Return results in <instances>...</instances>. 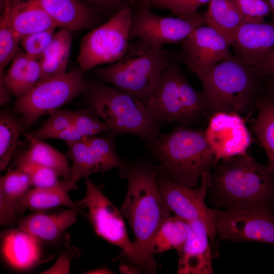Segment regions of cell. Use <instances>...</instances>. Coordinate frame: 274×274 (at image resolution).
Wrapping results in <instances>:
<instances>
[{"instance_id":"1","label":"cell","mask_w":274,"mask_h":274,"mask_svg":"<svg viewBox=\"0 0 274 274\" xmlns=\"http://www.w3.org/2000/svg\"><path fill=\"white\" fill-rule=\"evenodd\" d=\"M210 174L208 192L217 207H274V172L247 153L220 160Z\"/></svg>"},{"instance_id":"2","label":"cell","mask_w":274,"mask_h":274,"mask_svg":"<svg viewBox=\"0 0 274 274\" xmlns=\"http://www.w3.org/2000/svg\"><path fill=\"white\" fill-rule=\"evenodd\" d=\"M120 177L128 183L120 211L133 230L135 246L153 267L156 263L149 253V241L160 225L171 216V211L158 190V165L145 159L125 163L120 168Z\"/></svg>"},{"instance_id":"3","label":"cell","mask_w":274,"mask_h":274,"mask_svg":"<svg viewBox=\"0 0 274 274\" xmlns=\"http://www.w3.org/2000/svg\"><path fill=\"white\" fill-rule=\"evenodd\" d=\"M146 146L170 178L183 186L196 188L215 166V156L203 130L178 124Z\"/></svg>"},{"instance_id":"4","label":"cell","mask_w":274,"mask_h":274,"mask_svg":"<svg viewBox=\"0 0 274 274\" xmlns=\"http://www.w3.org/2000/svg\"><path fill=\"white\" fill-rule=\"evenodd\" d=\"M266 75L233 56L216 64L200 80L210 116L218 112L242 116L255 109Z\"/></svg>"},{"instance_id":"5","label":"cell","mask_w":274,"mask_h":274,"mask_svg":"<svg viewBox=\"0 0 274 274\" xmlns=\"http://www.w3.org/2000/svg\"><path fill=\"white\" fill-rule=\"evenodd\" d=\"M174 57L175 54L162 47L136 38L130 42L121 59L97 68L95 73L102 81L135 96L145 104Z\"/></svg>"},{"instance_id":"6","label":"cell","mask_w":274,"mask_h":274,"mask_svg":"<svg viewBox=\"0 0 274 274\" xmlns=\"http://www.w3.org/2000/svg\"><path fill=\"white\" fill-rule=\"evenodd\" d=\"M179 62L175 55L144 104L150 117L160 127L168 123L190 126L210 117L202 90L191 85Z\"/></svg>"},{"instance_id":"7","label":"cell","mask_w":274,"mask_h":274,"mask_svg":"<svg viewBox=\"0 0 274 274\" xmlns=\"http://www.w3.org/2000/svg\"><path fill=\"white\" fill-rule=\"evenodd\" d=\"M85 93L88 109L106 123L109 129L107 134L111 138L130 133L148 145L160 134V127L135 96L96 81L89 82Z\"/></svg>"},{"instance_id":"8","label":"cell","mask_w":274,"mask_h":274,"mask_svg":"<svg viewBox=\"0 0 274 274\" xmlns=\"http://www.w3.org/2000/svg\"><path fill=\"white\" fill-rule=\"evenodd\" d=\"M83 72L81 68L74 69L57 77L41 80L17 99L14 110L21 116L25 128L30 127L40 117L51 114L85 93L89 82Z\"/></svg>"},{"instance_id":"9","label":"cell","mask_w":274,"mask_h":274,"mask_svg":"<svg viewBox=\"0 0 274 274\" xmlns=\"http://www.w3.org/2000/svg\"><path fill=\"white\" fill-rule=\"evenodd\" d=\"M131 4L125 6L81 40L78 61L83 72L113 63L126 53L129 43Z\"/></svg>"},{"instance_id":"10","label":"cell","mask_w":274,"mask_h":274,"mask_svg":"<svg viewBox=\"0 0 274 274\" xmlns=\"http://www.w3.org/2000/svg\"><path fill=\"white\" fill-rule=\"evenodd\" d=\"M86 191L81 200L96 234L121 248L124 256L149 273H155L152 266L131 242L127 233L123 215L118 208L89 179L85 178Z\"/></svg>"},{"instance_id":"11","label":"cell","mask_w":274,"mask_h":274,"mask_svg":"<svg viewBox=\"0 0 274 274\" xmlns=\"http://www.w3.org/2000/svg\"><path fill=\"white\" fill-rule=\"evenodd\" d=\"M211 173L201 179L198 189L179 184L158 165L157 183L159 191L168 208L177 216L188 222L200 221L206 226L212 245L214 244L216 231V218L214 209L205 203Z\"/></svg>"},{"instance_id":"12","label":"cell","mask_w":274,"mask_h":274,"mask_svg":"<svg viewBox=\"0 0 274 274\" xmlns=\"http://www.w3.org/2000/svg\"><path fill=\"white\" fill-rule=\"evenodd\" d=\"M202 25V14L187 17H166L152 13L150 9L139 6L132 10L130 38L142 39L156 46L181 43L192 31Z\"/></svg>"},{"instance_id":"13","label":"cell","mask_w":274,"mask_h":274,"mask_svg":"<svg viewBox=\"0 0 274 274\" xmlns=\"http://www.w3.org/2000/svg\"><path fill=\"white\" fill-rule=\"evenodd\" d=\"M214 210L217 234L222 239L274 245V215L271 209Z\"/></svg>"},{"instance_id":"14","label":"cell","mask_w":274,"mask_h":274,"mask_svg":"<svg viewBox=\"0 0 274 274\" xmlns=\"http://www.w3.org/2000/svg\"><path fill=\"white\" fill-rule=\"evenodd\" d=\"M113 141L106 134L66 142L68 147L66 155L72 162V177L68 183L73 189L77 188L76 183L79 180L94 173L120 168L125 163L117 154Z\"/></svg>"},{"instance_id":"15","label":"cell","mask_w":274,"mask_h":274,"mask_svg":"<svg viewBox=\"0 0 274 274\" xmlns=\"http://www.w3.org/2000/svg\"><path fill=\"white\" fill-rule=\"evenodd\" d=\"M230 46L220 33L201 25L182 41L180 51L175 55L200 81L216 64L233 56Z\"/></svg>"},{"instance_id":"16","label":"cell","mask_w":274,"mask_h":274,"mask_svg":"<svg viewBox=\"0 0 274 274\" xmlns=\"http://www.w3.org/2000/svg\"><path fill=\"white\" fill-rule=\"evenodd\" d=\"M204 134L215 156V166L221 160L246 153L253 142L245 120L236 112L212 114Z\"/></svg>"},{"instance_id":"17","label":"cell","mask_w":274,"mask_h":274,"mask_svg":"<svg viewBox=\"0 0 274 274\" xmlns=\"http://www.w3.org/2000/svg\"><path fill=\"white\" fill-rule=\"evenodd\" d=\"M232 46L236 56L263 73L269 54L274 48V24L264 21L244 23Z\"/></svg>"},{"instance_id":"18","label":"cell","mask_w":274,"mask_h":274,"mask_svg":"<svg viewBox=\"0 0 274 274\" xmlns=\"http://www.w3.org/2000/svg\"><path fill=\"white\" fill-rule=\"evenodd\" d=\"M33 212L19 218L18 227L28 233L39 243L58 239L63 232L77 221L80 209H55Z\"/></svg>"},{"instance_id":"19","label":"cell","mask_w":274,"mask_h":274,"mask_svg":"<svg viewBox=\"0 0 274 274\" xmlns=\"http://www.w3.org/2000/svg\"><path fill=\"white\" fill-rule=\"evenodd\" d=\"M190 234L181 248L179 255L177 272L180 274H211L212 253L208 230L200 221L190 222Z\"/></svg>"},{"instance_id":"20","label":"cell","mask_w":274,"mask_h":274,"mask_svg":"<svg viewBox=\"0 0 274 274\" xmlns=\"http://www.w3.org/2000/svg\"><path fill=\"white\" fill-rule=\"evenodd\" d=\"M44 10L59 27L78 31L90 28L98 22L96 12L81 0H26Z\"/></svg>"},{"instance_id":"21","label":"cell","mask_w":274,"mask_h":274,"mask_svg":"<svg viewBox=\"0 0 274 274\" xmlns=\"http://www.w3.org/2000/svg\"><path fill=\"white\" fill-rule=\"evenodd\" d=\"M40 80L39 60L30 58L19 48L10 68L0 82V101L7 102L10 95L18 99Z\"/></svg>"},{"instance_id":"22","label":"cell","mask_w":274,"mask_h":274,"mask_svg":"<svg viewBox=\"0 0 274 274\" xmlns=\"http://www.w3.org/2000/svg\"><path fill=\"white\" fill-rule=\"evenodd\" d=\"M32 186L29 176L17 169L0 179V222L1 225L18 227L17 215L24 210L22 199Z\"/></svg>"},{"instance_id":"23","label":"cell","mask_w":274,"mask_h":274,"mask_svg":"<svg viewBox=\"0 0 274 274\" xmlns=\"http://www.w3.org/2000/svg\"><path fill=\"white\" fill-rule=\"evenodd\" d=\"M2 249L6 261L18 269H26L40 258V243L19 227L11 229L2 235Z\"/></svg>"},{"instance_id":"24","label":"cell","mask_w":274,"mask_h":274,"mask_svg":"<svg viewBox=\"0 0 274 274\" xmlns=\"http://www.w3.org/2000/svg\"><path fill=\"white\" fill-rule=\"evenodd\" d=\"M9 19L21 39L33 33L58 27L40 7L26 0H11Z\"/></svg>"},{"instance_id":"25","label":"cell","mask_w":274,"mask_h":274,"mask_svg":"<svg viewBox=\"0 0 274 274\" xmlns=\"http://www.w3.org/2000/svg\"><path fill=\"white\" fill-rule=\"evenodd\" d=\"M202 25L222 35L233 46L236 33L245 19L233 0H211L202 14Z\"/></svg>"},{"instance_id":"26","label":"cell","mask_w":274,"mask_h":274,"mask_svg":"<svg viewBox=\"0 0 274 274\" xmlns=\"http://www.w3.org/2000/svg\"><path fill=\"white\" fill-rule=\"evenodd\" d=\"M255 109L257 115L252 120V130L264 149L268 165L274 172V96L260 94Z\"/></svg>"},{"instance_id":"27","label":"cell","mask_w":274,"mask_h":274,"mask_svg":"<svg viewBox=\"0 0 274 274\" xmlns=\"http://www.w3.org/2000/svg\"><path fill=\"white\" fill-rule=\"evenodd\" d=\"M73 189L68 182L60 181L53 186L29 189L22 201V207L33 212L63 206L68 208L77 207L69 196Z\"/></svg>"},{"instance_id":"28","label":"cell","mask_w":274,"mask_h":274,"mask_svg":"<svg viewBox=\"0 0 274 274\" xmlns=\"http://www.w3.org/2000/svg\"><path fill=\"white\" fill-rule=\"evenodd\" d=\"M29 143V148L21 155L28 160L38 163L55 172L63 181L71 180V166L68 157L31 133L24 132Z\"/></svg>"},{"instance_id":"29","label":"cell","mask_w":274,"mask_h":274,"mask_svg":"<svg viewBox=\"0 0 274 274\" xmlns=\"http://www.w3.org/2000/svg\"><path fill=\"white\" fill-rule=\"evenodd\" d=\"M191 232L190 222L170 216L159 227L151 238L148 250L150 254L163 253L171 249L179 250Z\"/></svg>"},{"instance_id":"30","label":"cell","mask_w":274,"mask_h":274,"mask_svg":"<svg viewBox=\"0 0 274 274\" xmlns=\"http://www.w3.org/2000/svg\"><path fill=\"white\" fill-rule=\"evenodd\" d=\"M109 127L89 109L77 111V114L72 124L58 134L56 139L65 142L74 141L84 137L108 133Z\"/></svg>"},{"instance_id":"31","label":"cell","mask_w":274,"mask_h":274,"mask_svg":"<svg viewBox=\"0 0 274 274\" xmlns=\"http://www.w3.org/2000/svg\"><path fill=\"white\" fill-rule=\"evenodd\" d=\"M25 127L21 120L7 111L0 114V169L9 163Z\"/></svg>"},{"instance_id":"32","label":"cell","mask_w":274,"mask_h":274,"mask_svg":"<svg viewBox=\"0 0 274 274\" xmlns=\"http://www.w3.org/2000/svg\"><path fill=\"white\" fill-rule=\"evenodd\" d=\"M9 10L10 8L5 9L0 19V82L3 80L5 67L19 49L21 39L11 24Z\"/></svg>"},{"instance_id":"33","label":"cell","mask_w":274,"mask_h":274,"mask_svg":"<svg viewBox=\"0 0 274 274\" xmlns=\"http://www.w3.org/2000/svg\"><path fill=\"white\" fill-rule=\"evenodd\" d=\"M77 111L59 109L51 114L46 122L31 133L40 139H56L60 132L67 128L73 122Z\"/></svg>"},{"instance_id":"34","label":"cell","mask_w":274,"mask_h":274,"mask_svg":"<svg viewBox=\"0 0 274 274\" xmlns=\"http://www.w3.org/2000/svg\"><path fill=\"white\" fill-rule=\"evenodd\" d=\"M16 166L27 174L32 186L36 187L52 186L58 184V175L52 169L24 158L20 156L16 161Z\"/></svg>"},{"instance_id":"35","label":"cell","mask_w":274,"mask_h":274,"mask_svg":"<svg viewBox=\"0 0 274 274\" xmlns=\"http://www.w3.org/2000/svg\"><path fill=\"white\" fill-rule=\"evenodd\" d=\"M211 0H140L139 6L166 9L177 16L187 17L197 12V9Z\"/></svg>"},{"instance_id":"36","label":"cell","mask_w":274,"mask_h":274,"mask_svg":"<svg viewBox=\"0 0 274 274\" xmlns=\"http://www.w3.org/2000/svg\"><path fill=\"white\" fill-rule=\"evenodd\" d=\"M55 29L51 28L22 38L20 43L23 51L30 58L39 60L51 41Z\"/></svg>"},{"instance_id":"37","label":"cell","mask_w":274,"mask_h":274,"mask_svg":"<svg viewBox=\"0 0 274 274\" xmlns=\"http://www.w3.org/2000/svg\"><path fill=\"white\" fill-rule=\"evenodd\" d=\"M233 1L243 15L245 22L264 21V17L270 13L268 3L265 0H233Z\"/></svg>"},{"instance_id":"38","label":"cell","mask_w":274,"mask_h":274,"mask_svg":"<svg viewBox=\"0 0 274 274\" xmlns=\"http://www.w3.org/2000/svg\"><path fill=\"white\" fill-rule=\"evenodd\" d=\"M70 50L48 58L39 60L41 80L57 77L65 73Z\"/></svg>"},{"instance_id":"39","label":"cell","mask_w":274,"mask_h":274,"mask_svg":"<svg viewBox=\"0 0 274 274\" xmlns=\"http://www.w3.org/2000/svg\"><path fill=\"white\" fill-rule=\"evenodd\" d=\"M71 32L67 29L62 28L55 33L40 59L48 58L65 51L70 50L72 41Z\"/></svg>"},{"instance_id":"40","label":"cell","mask_w":274,"mask_h":274,"mask_svg":"<svg viewBox=\"0 0 274 274\" xmlns=\"http://www.w3.org/2000/svg\"><path fill=\"white\" fill-rule=\"evenodd\" d=\"M98 14H110L111 17L131 0H81Z\"/></svg>"},{"instance_id":"41","label":"cell","mask_w":274,"mask_h":274,"mask_svg":"<svg viewBox=\"0 0 274 274\" xmlns=\"http://www.w3.org/2000/svg\"><path fill=\"white\" fill-rule=\"evenodd\" d=\"M70 258L66 254L61 255L50 268L42 273H69Z\"/></svg>"},{"instance_id":"42","label":"cell","mask_w":274,"mask_h":274,"mask_svg":"<svg viewBox=\"0 0 274 274\" xmlns=\"http://www.w3.org/2000/svg\"><path fill=\"white\" fill-rule=\"evenodd\" d=\"M263 73L266 76L274 77V48L269 54Z\"/></svg>"},{"instance_id":"43","label":"cell","mask_w":274,"mask_h":274,"mask_svg":"<svg viewBox=\"0 0 274 274\" xmlns=\"http://www.w3.org/2000/svg\"><path fill=\"white\" fill-rule=\"evenodd\" d=\"M262 91L274 96V77L265 76L263 83Z\"/></svg>"},{"instance_id":"44","label":"cell","mask_w":274,"mask_h":274,"mask_svg":"<svg viewBox=\"0 0 274 274\" xmlns=\"http://www.w3.org/2000/svg\"><path fill=\"white\" fill-rule=\"evenodd\" d=\"M113 272L109 268L101 267L87 271L84 273L87 274H110Z\"/></svg>"},{"instance_id":"45","label":"cell","mask_w":274,"mask_h":274,"mask_svg":"<svg viewBox=\"0 0 274 274\" xmlns=\"http://www.w3.org/2000/svg\"><path fill=\"white\" fill-rule=\"evenodd\" d=\"M119 269L121 272L124 273H136L139 272L137 269L124 264L121 265Z\"/></svg>"},{"instance_id":"46","label":"cell","mask_w":274,"mask_h":274,"mask_svg":"<svg viewBox=\"0 0 274 274\" xmlns=\"http://www.w3.org/2000/svg\"><path fill=\"white\" fill-rule=\"evenodd\" d=\"M11 0H0V8L1 12L10 6Z\"/></svg>"},{"instance_id":"47","label":"cell","mask_w":274,"mask_h":274,"mask_svg":"<svg viewBox=\"0 0 274 274\" xmlns=\"http://www.w3.org/2000/svg\"><path fill=\"white\" fill-rule=\"evenodd\" d=\"M268 3L270 12L271 13L272 15V21L271 22L274 24V0H267Z\"/></svg>"},{"instance_id":"48","label":"cell","mask_w":274,"mask_h":274,"mask_svg":"<svg viewBox=\"0 0 274 274\" xmlns=\"http://www.w3.org/2000/svg\"><path fill=\"white\" fill-rule=\"evenodd\" d=\"M140 1V0H139V1Z\"/></svg>"}]
</instances>
